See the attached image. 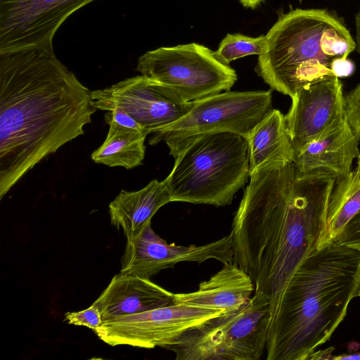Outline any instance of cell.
Listing matches in <instances>:
<instances>
[{"mask_svg":"<svg viewBox=\"0 0 360 360\" xmlns=\"http://www.w3.org/2000/svg\"><path fill=\"white\" fill-rule=\"evenodd\" d=\"M356 297H360V281H359V285H358V288H357V290H356Z\"/></svg>","mask_w":360,"mask_h":360,"instance_id":"obj_30","label":"cell"},{"mask_svg":"<svg viewBox=\"0 0 360 360\" xmlns=\"http://www.w3.org/2000/svg\"><path fill=\"white\" fill-rule=\"evenodd\" d=\"M266 37H251L241 34H227L214 51L215 58L221 63H229L250 55L259 56L264 46Z\"/></svg>","mask_w":360,"mask_h":360,"instance_id":"obj_21","label":"cell"},{"mask_svg":"<svg viewBox=\"0 0 360 360\" xmlns=\"http://www.w3.org/2000/svg\"><path fill=\"white\" fill-rule=\"evenodd\" d=\"M357 163L360 164V154L359 155V156L357 158Z\"/></svg>","mask_w":360,"mask_h":360,"instance_id":"obj_31","label":"cell"},{"mask_svg":"<svg viewBox=\"0 0 360 360\" xmlns=\"http://www.w3.org/2000/svg\"><path fill=\"white\" fill-rule=\"evenodd\" d=\"M95 0H0V53L53 51V39L73 13Z\"/></svg>","mask_w":360,"mask_h":360,"instance_id":"obj_11","label":"cell"},{"mask_svg":"<svg viewBox=\"0 0 360 360\" xmlns=\"http://www.w3.org/2000/svg\"><path fill=\"white\" fill-rule=\"evenodd\" d=\"M345 114L360 139V83L345 95Z\"/></svg>","mask_w":360,"mask_h":360,"instance_id":"obj_24","label":"cell"},{"mask_svg":"<svg viewBox=\"0 0 360 360\" xmlns=\"http://www.w3.org/2000/svg\"><path fill=\"white\" fill-rule=\"evenodd\" d=\"M360 281V252L333 242L297 266L271 304L267 360H307L346 316Z\"/></svg>","mask_w":360,"mask_h":360,"instance_id":"obj_3","label":"cell"},{"mask_svg":"<svg viewBox=\"0 0 360 360\" xmlns=\"http://www.w3.org/2000/svg\"><path fill=\"white\" fill-rule=\"evenodd\" d=\"M354 22L356 27V50L360 53V8L355 14Z\"/></svg>","mask_w":360,"mask_h":360,"instance_id":"obj_27","label":"cell"},{"mask_svg":"<svg viewBox=\"0 0 360 360\" xmlns=\"http://www.w3.org/2000/svg\"><path fill=\"white\" fill-rule=\"evenodd\" d=\"M250 174L271 161L293 162L294 150L285 115L273 109L246 138Z\"/></svg>","mask_w":360,"mask_h":360,"instance_id":"obj_18","label":"cell"},{"mask_svg":"<svg viewBox=\"0 0 360 360\" xmlns=\"http://www.w3.org/2000/svg\"><path fill=\"white\" fill-rule=\"evenodd\" d=\"M271 90L226 91L194 101L184 116L152 134L148 143L168 145L201 134L224 131L246 139L273 110Z\"/></svg>","mask_w":360,"mask_h":360,"instance_id":"obj_8","label":"cell"},{"mask_svg":"<svg viewBox=\"0 0 360 360\" xmlns=\"http://www.w3.org/2000/svg\"><path fill=\"white\" fill-rule=\"evenodd\" d=\"M64 319L69 324L85 326L93 330L103 323L100 311L94 304L79 311L66 312Z\"/></svg>","mask_w":360,"mask_h":360,"instance_id":"obj_22","label":"cell"},{"mask_svg":"<svg viewBox=\"0 0 360 360\" xmlns=\"http://www.w3.org/2000/svg\"><path fill=\"white\" fill-rule=\"evenodd\" d=\"M136 70L169 86L186 101L230 91L237 80L232 68L196 43L147 51L139 58Z\"/></svg>","mask_w":360,"mask_h":360,"instance_id":"obj_7","label":"cell"},{"mask_svg":"<svg viewBox=\"0 0 360 360\" xmlns=\"http://www.w3.org/2000/svg\"><path fill=\"white\" fill-rule=\"evenodd\" d=\"M360 210V164L335 181L330 195L326 226L318 249L333 243L345 225Z\"/></svg>","mask_w":360,"mask_h":360,"instance_id":"obj_20","label":"cell"},{"mask_svg":"<svg viewBox=\"0 0 360 360\" xmlns=\"http://www.w3.org/2000/svg\"><path fill=\"white\" fill-rule=\"evenodd\" d=\"M210 259H215L222 264L233 262L230 234L200 246L176 245L168 244L157 235L150 222L137 235L127 238L120 273L150 278L179 262L201 264Z\"/></svg>","mask_w":360,"mask_h":360,"instance_id":"obj_12","label":"cell"},{"mask_svg":"<svg viewBox=\"0 0 360 360\" xmlns=\"http://www.w3.org/2000/svg\"><path fill=\"white\" fill-rule=\"evenodd\" d=\"M223 314L216 309L174 303L104 321L94 331L110 346L164 348L188 330Z\"/></svg>","mask_w":360,"mask_h":360,"instance_id":"obj_9","label":"cell"},{"mask_svg":"<svg viewBox=\"0 0 360 360\" xmlns=\"http://www.w3.org/2000/svg\"><path fill=\"white\" fill-rule=\"evenodd\" d=\"M335 242L360 252V210L345 225Z\"/></svg>","mask_w":360,"mask_h":360,"instance_id":"obj_23","label":"cell"},{"mask_svg":"<svg viewBox=\"0 0 360 360\" xmlns=\"http://www.w3.org/2000/svg\"><path fill=\"white\" fill-rule=\"evenodd\" d=\"M97 109L53 51L0 53V199L37 164L84 134Z\"/></svg>","mask_w":360,"mask_h":360,"instance_id":"obj_2","label":"cell"},{"mask_svg":"<svg viewBox=\"0 0 360 360\" xmlns=\"http://www.w3.org/2000/svg\"><path fill=\"white\" fill-rule=\"evenodd\" d=\"M265 37L255 72L271 89L291 98L304 86L334 75V63L356 49L345 23L326 9L281 13Z\"/></svg>","mask_w":360,"mask_h":360,"instance_id":"obj_4","label":"cell"},{"mask_svg":"<svg viewBox=\"0 0 360 360\" xmlns=\"http://www.w3.org/2000/svg\"><path fill=\"white\" fill-rule=\"evenodd\" d=\"M255 292L252 278L234 262H228L208 280L200 283L197 290L174 294V303L229 314L245 305Z\"/></svg>","mask_w":360,"mask_h":360,"instance_id":"obj_16","label":"cell"},{"mask_svg":"<svg viewBox=\"0 0 360 360\" xmlns=\"http://www.w3.org/2000/svg\"><path fill=\"white\" fill-rule=\"evenodd\" d=\"M174 303V294L150 278L115 275L93 303L100 311L103 322Z\"/></svg>","mask_w":360,"mask_h":360,"instance_id":"obj_15","label":"cell"},{"mask_svg":"<svg viewBox=\"0 0 360 360\" xmlns=\"http://www.w3.org/2000/svg\"><path fill=\"white\" fill-rule=\"evenodd\" d=\"M109 130L102 145L91 154L92 160L106 166L130 169L142 164L145 156V130L131 129L114 122L108 123Z\"/></svg>","mask_w":360,"mask_h":360,"instance_id":"obj_19","label":"cell"},{"mask_svg":"<svg viewBox=\"0 0 360 360\" xmlns=\"http://www.w3.org/2000/svg\"><path fill=\"white\" fill-rule=\"evenodd\" d=\"M250 177L231 225L233 262L271 304L318 250L335 181L300 178L293 162L278 160Z\"/></svg>","mask_w":360,"mask_h":360,"instance_id":"obj_1","label":"cell"},{"mask_svg":"<svg viewBox=\"0 0 360 360\" xmlns=\"http://www.w3.org/2000/svg\"><path fill=\"white\" fill-rule=\"evenodd\" d=\"M91 97L97 110L120 108L148 134L177 121L193 106V101H185L169 86L141 75L91 91Z\"/></svg>","mask_w":360,"mask_h":360,"instance_id":"obj_10","label":"cell"},{"mask_svg":"<svg viewBox=\"0 0 360 360\" xmlns=\"http://www.w3.org/2000/svg\"><path fill=\"white\" fill-rule=\"evenodd\" d=\"M359 141L346 114L336 118L295 156L299 177L336 181L346 176L360 154Z\"/></svg>","mask_w":360,"mask_h":360,"instance_id":"obj_14","label":"cell"},{"mask_svg":"<svg viewBox=\"0 0 360 360\" xmlns=\"http://www.w3.org/2000/svg\"><path fill=\"white\" fill-rule=\"evenodd\" d=\"M333 359H360V353L349 354V355H340L338 356H333Z\"/></svg>","mask_w":360,"mask_h":360,"instance_id":"obj_29","label":"cell"},{"mask_svg":"<svg viewBox=\"0 0 360 360\" xmlns=\"http://www.w3.org/2000/svg\"><path fill=\"white\" fill-rule=\"evenodd\" d=\"M332 70L333 75L338 78L346 77L353 73L354 64L348 58H340L334 63Z\"/></svg>","mask_w":360,"mask_h":360,"instance_id":"obj_26","label":"cell"},{"mask_svg":"<svg viewBox=\"0 0 360 360\" xmlns=\"http://www.w3.org/2000/svg\"><path fill=\"white\" fill-rule=\"evenodd\" d=\"M285 115L295 158L325 127L345 114L340 78L325 77L302 88Z\"/></svg>","mask_w":360,"mask_h":360,"instance_id":"obj_13","label":"cell"},{"mask_svg":"<svg viewBox=\"0 0 360 360\" xmlns=\"http://www.w3.org/2000/svg\"><path fill=\"white\" fill-rule=\"evenodd\" d=\"M105 120L108 124L110 122H114L123 127L144 130L135 120L120 108H114L111 111H108L105 115Z\"/></svg>","mask_w":360,"mask_h":360,"instance_id":"obj_25","label":"cell"},{"mask_svg":"<svg viewBox=\"0 0 360 360\" xmlns=\"http://www.w3.org/2000/svg\"><path fill=\"white\" fill-rule=\"evenodd\" d=\"M271 298L255 291L238 311L188 330L164 348L176 360H259L266 351Z\"/></svg>","mask_w":360,"mask_h":360,"instance_id":"obj_6","label":"cell"},{"mask_svg":"<svg viewBox=\"0 0 360 360\" xmlns=\"http://www.w3.org/2000/svg\"><path fill=\"white\" fill-rule=\"evenodd\" d=\"M245 8H255L265 0H239Z\"/></svg>","mask_w":360,"mask_h":360,"instance_id":"obj_28","label":"cell"},{"mask_svg":"<svg viewBox=\"0 0 360 360\" xmlns=\"http://www.w3.org/2000/svg\"><path fill=\"white\" fill-rule=\"evenodd\" d=\"M167 146L174 158L163 180L172 202L228 205L250 177L247 141L240 134H201Z\"/></svg>","mask_w":360,"mask_h":360,"instance_id":"obj_5","label":"cell"},{"mask_svg":"<svg viewBox=\"0 0 360 360\" xmlns=\"http://www.w3.org/2000/svg\"><path fill=\"white\" fill-rule=\"evenodd\" d=\"M172 202L163 181L152 180L136 191L122 190L109 205L112 225L122 229L126 238L139 233L163 205Z\"/></svg>","mask_w":360,"mask_h":360,"instance_id":"obj_17","label":"cell"}]
</instances>
